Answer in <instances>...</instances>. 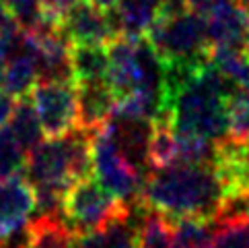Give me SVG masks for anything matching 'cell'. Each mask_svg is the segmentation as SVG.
I'll return each mask as SVG.
<instances>
[{
	"label": "cell",
	"mask_w": 249,
	"mask_h": 248,
	"mask_svg": "<svg viewBox=\"0 0 249 248\" xmlns=\"http://www.w3.org/2000/svg\"><path fill=\"white\" fill-rule=\"evenodd\" d=\"M62 33L72 46L109 48L122 38L115 11H103L87 0L76 2L62 19Z\"/></svg>",
	"instance_id": "obj_7"
},
{
	"label": "cell",
	"mask_w": 249,
	"mask_h": 248,
	"mask_svg": "<svg viewBox=\"0 0 249 248\" xmlns=\"http://www.w3.org/2000/svg\"><path fill=\"white\" fill-rule=\"evenodd\" d=\"M15 27H19V23H17L13 11L2 2V0H0V35L8 33V31L15 29Z\"/></svg>",
	"instance_id": "obj_23"
},
{
	"label": "cell",
	"mask_w": 249,
	"mask_h": 248,
	"mask_svg": "<svg viewBox=\"0 0 249 248\" xmlns=\"http://www.w3.org/2000/svg\"><path fill=\"white\" fill-rule=\"evenodd\" d=\"M27 151L11 128H0V180H8L25 172Z\"/></svg>",
	"instance_id": "obj_18"
},
{
	"label": "cell",
	"mask_w": 249,
	"mask_h": 248,
	"mask_svg": "<svg viewBox=\"0 0 249 248\" xmlns=\"http://www.w3.org/2000/svg\"><path fill=\"white\" fill-rule=\"evenodd\" d=\"M91 149L93 172L97 174V180L122 203H126L130 207L140 205L146 178L136 167H132L128 159L122 155L109 122L91 135Z\"/></svg>",
	"instance_id": "obj_5"
},
{
	"label": "cell",
	"mask_w": 249,
	"mask_h": 248,
	"mask_svg": "<svg viewBox=\"0 0 249 248\" xmlns=\"http://www.w3.org/2000/svg\"><path fill=\"white\" fill-rule=\"evenodd\" d=\"M225 197L227 188L214 165H173L146 176L140 205L171 221H216Z\"/></svg>",
	"instance_id": "obj_2"
},
{
	"label": "cell",
	"mask_w": 249,
	"mask_h": 248,
	"mask_svg": "<svg viewBox=\"0 0 249 248\" xmlns=\"http://www.w3.org/2000/svg\"><path fill=\"white\" fill-rule=\"evenodd\" d=\"M171 248H210L216 232V221L181 219L173 221Z\"/></svg>",
	"instance_id": "obj_16"
},
{
	"label": "cell",
	"mask_w": 249,
	"mask_h": 248,
	"mask_svg": "<svg viewBox=\"0 0 249 248\" xmlns=\"http://www.w3.org/2000/svg\"><path fill=\"white\" fill-rule=\"evenodd\" d=\"M15 105H17V100L13 95H8L6 91H0V128H4V124L11 122Z\"/></svg>",
	"instance_id": "obj_22"
},
{
	"label": "cell",
	"mask_w": 249,
	"mask_h": 248,
	"mask_svg": "<svg viewBox=\"0 0 249 248\" xmlns=\"http://www.w3.org/2000/svg\"><path fill=\"white\" fill-rule=\"evenodd\" d=\"M210 248H249V219H233L216 224Z\"/></svg>",
	"instance_id": "obj_20"
},
{
	"label": "cell",
	"mask_w": 249,
	"mask_h": 248,
	"mask_svg": "<svg viewBox=\"0 0 249 248\" xmlns=\"http://www.w3.org/2000/svg\"><path fill=\"white\" fill-rule=\"evenodd\" d=\"M140 207L142 205H136V209ZM136 209L132 207L128 213L120 215L97 232L76 236L74 248H138L140 221L144 217L146 209L142 213H136Z\"/></svg>",
	"instance_id": "obj_11"
},
{
	"label": "cell",
	"mask_w": 249,
	"mask_h": 248,
	"mask_svg": "<svg viewBox=\"0 0 249 248\" xmlns=\"http://www.w3.org/2000/svg\"><path fill=\"white\" fill-rule=\"evenodd\" d=\"M31 240H33V221L0 238V248H31Z\"/></svg>",
	"instance_id": "obj_21"
},
{
	"label": "cell",
	"mask_w": 249,
	"mask_h": 248,
	"mask_svg": "<svg viewBox=\"0 0 249 248\" xmlns=\"http://www.w3.org/2000/svg\"><path fill=\"white\" fill-rule=\"evenodd\" d=\"M37 209L33 186L23 176L0 180V238L8 232L31 224Z\"/></svg>",
	"instance_id": "obj_9"
},
{
	"label": "cell",
	"mask_w": 249,
	"mask_h": 248,
	"mask_svg": "<svg viewBox=\"0 0 249 248\" xmlns=\"http://www.w3.org/2000/svg\"><path fill=\"white\" fill-rule=\"evenodd\" d=\"M173 242V226L163 215L148 211L140 221L138 248H171Z\"/></svg>",
	"instance_id": "obj_19"
},
{
	"label": "cell",
	"mask_w": 249,
	"mask_h": 248,
	"mask_svg": "<svg viewBox=\"0 0 249 248\" xmlns=\"http://www.w3.org/2000/svg\"><path fill=\"white\" fill-rule=\"evenodd\" d=\"M144 40L165 66L198 64L210 52L206 21L190 8H161Z\"/></svg>",
	"instance_id": "obj_3"
},
{
	"label": "cell",
	"mask_w": 249,
	"mask_h": 248,
	"mask_svg": "<svg viewBox=\"0 0 249 248\" xmlns=\"http://www.w3.org/2000/svg\"><path fill=\"white\" fill-rule=\"evenodd\" d=\"M107 48L93 46H72V70L74 83L107 81Z\"/></svg>",
	"instance_id": "obj_13"
},
{
	"label": "cell",
	"mask_w": 249,
	"mask_h": 248,
	"mask_svg": "<svg viewBox=\"0 0 249 248\" xmlns=\"http://www.w3.org/2000/svg\"><path fill=\"white\" fill-rule=\"evenodd\" d=\"M235 91L208 58L198 64L165 66L161 120L179 135L222 143L229 130V100Z\"/></svg>",
	"instance_id": "obj_1"
},
{
	"label": "cell",
	"mask_w": 249,
	"mask_h": 248,
	"mask_svg": "<svg viewBox=\"0 0 249 248\" xmlns=\"http://www.w3.org/2000/svg\"><path fill=\"white\" fill-rule=\"evenodd\" d=\"M4 77H6V60H0V91L4 89Z\"/></svg>",
	"instance_id": "obj_27"
},
{
	"label": "cell",
	"mask_w": 249,
	"mask_h": 248,
	"mask_svg": "<svg viewBox=\"0 0 249 248\" xmlns=\"http://www.w3.org/2000/svg\"><path fill=\"white\" fill-rule=\"evenodd\" d=\"M2 2L15 13V11H19V8H23V6H27V4L35 2V0H2Z\"/></svg>",
	"instance_id": "obj_26"
},
{
	"label": "cell",
	"mask_w": 249,
	"mask_h": 248,
	"mask_svg": "<svg viewBox=\"0 0 249 248\" xmlns=\"http://www.w3.org/2000/svg\"><path fill=\"white\" fill-rule=\"evenodd\" d=\"M146 2H150V4H153V6H157L159 8V11H161V8L169 2V0H146Z\"/></svg>",
	"instance_id": "obj_28"
},
{
	"label": "cell",
	"mask_w": 249,
	"mask_h": 248,
	"mask_svg": "<svg viewBox=\"0 0 249 248\" xmlns=\"http://www.w3.org/2000/svg\"><path fill=\"white\" fill-rule=\"evenodd\" d=\"M204 21L210 48H249V8L235 0H225L212 8Z\"/></svg>",
	"instance_id": "obj_8"
},
{
	"label": "cell",
	"mask_w": 249,
	"mask_h": 248,
	"mask_svg": "<svg viewBox=\"0 0 249 248\" xmlns=\"http://www.w3.org/2000/svg\"><path fill=\"white\" fill-rule=\"evenodd\" d=\"M150 172L177 165V135L167 120H157L148 149Z\"/></svg>",
	"instance_id": "obj_14"
},
{
	"label": "cell",
	"mask_w": 249,
	"mask_h": 248,
	"mask_svg": "<svg viewBox=\"0 0 249 248\" xmlns=\"http://www.w3.org/2000/svg\"><path fill=\"white\" fill-rule=\"evenodd\" d=\"M31 102L39 116L43 135L50 139L66 137L78 128V100L76 83H37Z\"/></svg>",
	"instance_id": "obj_6"
},
{
	"label": "cell",
	"mask_w": 249,
	"mask_h": 248,
	"mask_svg": "<svg viewBox=\"0 0 249 248\" xmlns=\"http://www.w3.org/2000/svg\"><path fill=\"white\" fill-rule=\"evenodd\" d=\"M130 209V205L115 199L99 180L89 176L72 184L66 192L62 203V221L76 236H83L105 227Z\"/></svg>",
	"instance_id": "obj_4"
},
{
	"label": "cell",
	"mask_w": 249,
	"mask_h": 248,
	"mask_svg": "<svg viewBox=\"0 0 249 248\" xmlns=\"http://www.w3.org/2000/svg\"><path fill=\"white\" fill-rule=\"evenodd\" d=\"M76 100H78V128L87 132L99 130L107 124L113 108H115V93L107 81H91V83H76Z\"/></svg>",
	"instance_id": "obj_10"
},
{
	"label": "cell",
	"mask_w": 249,
	"mask_h": 248,
	"mask_svg": "<svg viewBox=\"0 0 249 248\" xmlns=\"http://www.w3.org/2000/svg\"><path fill=\"white\" fill-rule=\"evenodd\" d=\"M11 128L15 132V137L19 139V143L23 145V149L27 153H31L33 149H37L43 143V128L39 116L35 112V105L29 97H23V100H17L13 118H11Z\"/></svg>",
	"instance_id": "obj_12"
},
{
	"label": "cell",
	"mask_w": 249,
	"mask_h": 248,
	"mask_svg": "<svg viewBox=\"0 0 249 248\" xmlns=\"http://www.w3.org/2000/svg\"><path fill=\"white\" fill-rule=\"evenodd\" d=\"M235 2H239V4H241V6L249 8V0H235Z\"/></svg>",
	"instance_id": "obj_29"
},
{
	"label": "cell",
	"mask_w": 249,
	"mask_h": 248,
	"mask_svg": "<svg viewBox=\"0 0 249 248\" xmlns=\"http://www.w3.org/2000/svg\"><path fill=\"white\" fill-rule=\"evenodd\" d=\"M87 2L99 6V8H103V11H113V8H118L120 0H87Z\"/></svg>",
	"instance_id": "obj_25"
},
{
	"label": "cell",
	"mask_w": 249,
	"mask_h": 248,
	"mask_svg": "<svg viewBox=\"0 0 249 248\" xmlns=\"http://www.w3.org/2000/svg\"><path fill=\"white\" fill-rule=\"evenodd\" d=\"M227 141L235 145H249V89H237L229 100Z\"/></svg>",
	"instance_id": "obj_17"
},
{
	"label": "cell",
	"mask_w": 249,
	"mask_h": 248,
	"mask_svg": "<svg viewBox=\"0 0 249 248\" xmlns=\"http://www.w3.org/2000/svg\"><path fill=\"white\" fill-rule=\"evenodd\" d=\"M74 238L62 217H33L31 248H74Z\"/></svg>",
	"instance_id": "obj_15"
},
{
	"label": "cell",
	"mask_w": 249,
	"mask_h": 248,
	"mask_svg": "<svg viewBox=\"0 0 249 248\" xmlns=\"http://www.w3.org/2000/svg\"><path fill=\"white\" fill-rule=\"evenodd\" d=\"M222 2H225V0H185V4H188L190 11L198 13L202 17H206L212 11V8H216Z\"/></svg>",
	"instance_id": "obj_24"
}]
</instances>
